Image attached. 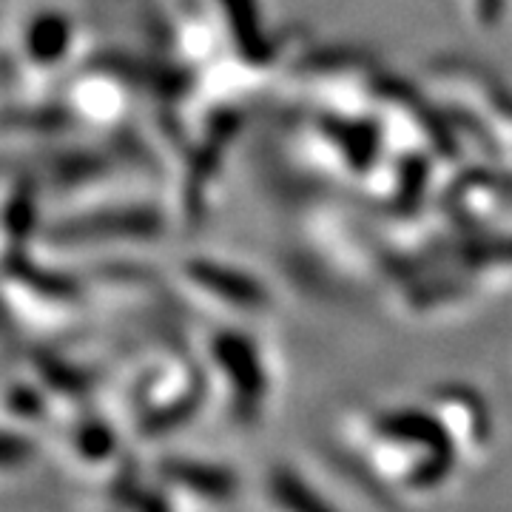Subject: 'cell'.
<instances>
[{
  "instance_id": "obj_1",
  "label": "cell",
  "mask_w": 512,
  "mask_h": 512,
  "mask_svg": "<svg viewBox=\"0 0 512 512\" xmlns=\"http://www.w3.org/2000/svg\"><path fill=\"white\" fill-rule=\"evenodd\" d=\"M163 234V217L157 205L143 202H123L114 208H94L80 211L72 220H63L55 228V237L63 242H126V239H143Z\"/></svg>"
},
{
  "instance_id": "obj_3",
  "label": "cell",
  "mask_w": 512,
  "mask_h": 512,
  "mask_svg": "<svg viewBox=\"0 0 512 512\" xmlns=\"http://www.w3.org/2000/svg\"><path fill=\"white\" fill-rule=\"evenodd\" d=\"M74 43V20L57 9H40L20 29V60L32 74L63 72L72 60Z\"/></svg>"
},
{
  "instance_id": "obj_7",
  "label": "cell",
  "mask_w": 512,
  "mask_h": 512,
  "mask_svg": "<svg viewBox=\"0 0 512 512\" xmlns=\"http://www.w3.org/2000/svg\"><path fill=\"white\" fill-rule=\"evenodd\" d=\"M467 3H470L476 26L481 29H498L507 15V6H510V0H467Z\"/></svg>"
},
{
  "instance_id": "obj_2",
  "label": "cell",
  "mask_w": 512,
  "mask_h": 512,
  "mask_svg": "<svg viewBox=\"0 0 512 512\" xmlns=\"http://www.w3.org/2000/svg\"><path fill=\"white\" fill-rule=\"evenodd\" d=\"M180 274L197 291L208 293L211 299H217L222 305H231L237 311H262L271 305L268 288L254 274L242 271L231 262L208 259V256L188 259L185 265H180Z\"/></svg>"
},
{
  "instance_id": "obj_5",
  "label": "cell",
  "mask_w": 512,
  "mask_h": 512,
  "mask_svg": "<svg viewBox=\"0 0 512 512\" xmlns=\"http://www.w3.org/2000/svg\"><path fill=\"white\" fill-rule=\"evenodd\" d=\"M165 473L171 481L183 484L194 493L208 495V498H225L234 493V476L228 470H222L217 464H202V461H188L177 458L165 464Z\"/></svg>"
},
{
  "instance_id": "obj_4",
  "label": "cell",
  "mask_w": 512,
  "mask_h": 512,
  "mask_svg": "<svg viewBox=\"0 0 512 512\" xmlns=\"http://www.w3.org/2000/svg\"><path fill=\"white\" fill-rule=\"evenodd\" d=\"M214 356L220 362L222 373L234 384L239 402L256 407V402L265 393V370H262L254 345L245 336L228 330L214 339Z\"/></svg>"
},
{
  "instance_id": "obj_6",
  "label": "cell",
  "mask_w": 512,
  "mask_h": 512,
  "mask_svg": "<svg viewBox=\"0 0 512 512\" xmlns=\"http://www.w3.org/2000/svg\"><path fill=\"white\" fill-rule=\"evenodd\" d=\"M271 493L285 512H336L322 495L305 484L293 470H276L271 476Z\"/></svg>"
}]
</instances>
